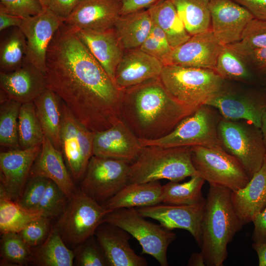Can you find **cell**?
Masks as SVG:
<instances>
[{"instance_id": "obj_53", "label": "cell", "mask_w": 266, "mask_h": 266, "mask_svg": "<svg viewBox=\"0 0 266 266\" xmlns=\"http://www.w3.org/2000/svg\"><path fill=\"white\" fill-rule=\"evenodd\" d=\"M150 34L165 49L172 51L173 48L170 46L166 33L153 22Z\"/></svg>"}, {"instance_id": "obj_21", "label": "cell", "mask_w": 266, "mask_h": 266, "mask_svg": "<svg viewBox=\"0 0 266 266\" xmlns=\"http://www.w3.org/2000/svg\"><path fill=\"white\" fill-rule=\"evenodd\" d=\"M0 91L22 104L33 100L47 88L44 74L26 59L16 69L0 72Z\"/></svg>"}, {"instance_id": "obj_44", "label": "cell", "mask_w": 266, "mask_h": 266, "mask_svg": "<svg viewBox=\"0 0 266 266\" xmlns=\"http://www.w3.org/2000/svg\"><path fill=\"white\" fill-rule=\"evenodd\" d=\"M49 226V218L41 216L30 222L18 234L28 246H36L45 239Z\"/></svg>"}, {"instance_id": "obj_34", "label": "cell", "mask_w": 266, "mask_h": 266, "mask_svg": "<svg viewBox=\"0 0 266 266\" xmlns=\"http://www.w3.org/2000/svg\"><path fill=\"white\" fill-rule=\"evenodd\" d=\"M205 180L199 175L191 177L187 182L170 181L162 187V203L174 205H189L205 200L201 189Z\"/></svg>"}, {"instance_id": "obj_43", "label": "cell", "mask_w": 266, "mask_h": 266, "mask_svg": "<svg viewBox=\"0 0 266 266\" xmlns=\"http://www.w3.org/2000/svg\"><path fill=\"white\" fill-rule=\"evenodd\" d=\"M45 9L40 0H0V12L23 19L39 14Z\"/></svg>"}, {"instance_id": "obj_48", "label": "cell", "mask_w": 266, "mask_h": 266, "mask_svg": "<svg viewBox=\"0 0 266 266\" xmlns=\"http://www.w3.org/2000/svg\"><path fill=\"white\" fill-rule=\"evenodd\" d=\"M236 52L257 69L266 70V47Z\"/></svg>"}, {"instance_id": "obj_32", "label": "cell", "mask_w": 266, "mask_h": 266, "mask_svg": "<svg viewBox=\"0 0 266 266\" xmlns=\"http://www.w3.org/2000/svg\"><path fill=\"white\" fill-rule=\"evenodd\" d=\"M192 36L211 29L209 0H170Z\"/></svg>"}, {"instance_id": "obj_56", "label": "cell", "mask_w": 266, "mask_h": 266, "mask_svg": "<svg viewBox=\"0 0 266 266\" xmlns=\"http://www.w3.org/2000/svg\"><path fill=\"white\" fill-rule=\"evenodd\" d=\"M260 129L262 132L263 141L266 148V111L264 113L262 118Z\"/></svg>"}, {"instance_id": "obj_10", "label": "cell", "mask_w": 266, "mask_h": 266, "mask_svg": "<svg viewBox=\"0 0 266 266\" xmlns=\"http://www.w3.org/2000/svg\"><path fill=\"white\" fill-rule=\"evenodd\" d=\"M68 200L57 229L64 241L75 245L95 234L108 211L80 189L75 191Z\"/></svg>"}, {"instance_id": "obj_55", "label": "cell", "mask_w": 266, "mask_h": 266, "mask_svg": "<svg viewBox=\"0 0 266 266\" xmlns=\"http://www.w3.org/2000/svg\"><path fill=\"white\" fill-rule=\"evenodd\" d=\"M188 266H206L204 257L200 251L199 253H193L189 259Z\"/></svg>"}, {"instance_id": "obj_26", "label": "cell", "mask_w": 266, "mask_h": 266, "mask_svg": "<svg viewBox=\"0 0 266 266\" xmlns=\"http://www.w3.org/2000/svg\"><path fill=\"white\" fill-rule=\"evenodd\" d=\"M232 202L243 226L252 222L266 206V159L242 188L232 191Z\"/></svg>"}, {"instance_id": "obj_9", "label": "cell", "mask_w": 266, "mask_h": 266, "mask_svg": "<svg viewBox=\"0 0 266 266\" xmlns=\"http://www.w3.org/2000/svg\"><path fill=\"white\" fill-rule=\"evenodd\" d=\"M192 160L198 175L210 185L235 191L243 188L250 178L234 156L222 147H191Z\"/></svg>"}, {"instance_id": "obj_22", "label": "cell", "mask_w": 266, "mask_h": 266, "mask_svg": "<svg viewBox=\"0 0 266 266\" xmlns=\"http://www.w3.org/2000/svg\"><path fill=\"white\" fill-rule=\"evenodd\" d=\"M164 65L139 48L125 50L115 73L114 82L122 90L160 77Z\"/></svg>"}, {"instance_id": "obj_18", "label": "cell", "mask_w": 266, "mask_h": 266, "mask_svg": "<svg viewBox=\"0 0 266 266\" xmlns=\"http://www.w3.org/2000/svg\"><path fill=\"white\" fill-rule=\"evenodd\" d=\"M223 45L211 29L193 35L173 49L168 65L215 69Z\"/></svg>"}, {"instance_id": "obj_27", "label": "cell", "mask_w": 266, "mask_h": 266, "mask_svg": "<svg viewBox=\"0 0 266 266\" xmlns=\"http://www.w3.org/2000/svg\"><path fill=\"white\" fill-rule=\"evenodd\" d=\"M162 187L159 181L129 183L102 205L109 213L120 208H139L162 203Z\"/></svg>"}, {"instance_id": "obj_52", "label": "cell", "mask_w": 266, "mask_h": 266, "mask_svg": "<svg viewBox=\"0 0 266 266\" xmlns=\"http://www.w3.org/2000/svg\"><path fill=\"white\" fill-rule=\"evenodd\" d=\"M23 18L19 16L0 12V31L12 27H20Z\"/></svg>"}, {"instance_id": "obj_13", "label": "cell", "mask_w": 266, "mask_h": 266, "mask_svg": "<svg viewBox=\"0 0 266 266\" xmlns=\"http://www.w3.org/2000/svg\"><path fill=\"white\" fill-rule=\"evenodd\" d=\"M63 22L47 8L39 14L24 18L19 27L27 40L26 60L44 74L48 48Z\"/></svg>"}, {"instance_id": "obj_12", "label": "cell", "mask_w": 266, "mask_h": 266, "mask_svg": "<svg viewBox=\"0 0 266 266\" xmlns=\"http://www.w3.org/2000/svg\"><path fill=\"white\" fill-rule=\"evenodd\" d=\"M62 109L61 151L72 177L78 180L83 177L93 155L96 133L83 125L62 100Z\"/></svg>"}, {"instance_id": "obj_28", "label": "cell", "mask_w": 266, "mask_h": 266, "mask_svg": "<svg viewBox=\"0 0 266 266\" xmlns=\"http://www.w3.org/2000/svg\"><path fill=\"white\" fill-rule=\"evenodd\" d=\"M153 21L148 9L121 15L114 29L124 50L140 48L150 35Z\"/></svg>"}, {"instance_id": "obj_45", "label": "cell", "mask_w": 266, "mask_h": 266, "mask_svg": "<svg viewBox=\"0 0 266 266\" xmlns=\"http://www.w3.org/2000/svg\"><path fill=\"white\" fill-rule=\"evenodd\" d=\"M92 237V236H91ZM90 237L82 247L78 256L81 266H106L109 264L102 250H100Z\"/></svg>"}, {"instance_id": "obj_51", "label": "cell", "mask_w": 266, "mask_h": 266, "mask_svg": "<svg viewBox=\"0 0 266 266\" xmlns=\"http://www.w3.org/2000/svg\"><path fill=\"white\" fill-rule=\"evenodd\" d=\"M162 0H120L121 4V15L147 9Z\"/></svg>"}, {"instance_id": "obj_8", "label": "cell", "mask_w": 266, "mask_h": 266, "mask_svg": "<svg viewBox=\"0 0 266 266\" xmlns=\"http://www.w3.org/2000/svg\"><path fill=\"white\" fill-rule=\"evenodd\" d=\"M102 222L117 226L139 242L142 253L154 257L161 266H168L167 250L176 235L161 225L148 221L134 208H123L107 213Z\"/></svg>"}, {"instance_id": "obj_36", "label": "cell", "mask_w": 266, "mask_h": 266, "mask_svg": "<svg viewBox=\"0 0 266 266\" xmlns=\"http://www.w3.org/2000/svg\"><path fill=\"white\" fill-rule=\"evenodd\" d=\"M36 260L44 266H71L74 254L66 245L57 228L52 230L36 253Z\"/></svg>"}, {"instance_id": "obj_49", "label": "cell", "mask_w": 266, "mask_h": 266, "mask_svg": "<svg viewBox=\"0 0 266 266\" xmlns=\"http://www.w3.org/2000/svg\"><path fill=\"white\" fill-rule=\"evenodd\" d=\"M252 222L254 224L252 235L253 242H266V206L255 217Z\"/></svg>"}, {"instance_id": "obj_19", "label": "cell", "mask_w": 266, "mask_h": 266, "mask_svg": "<svg viewBox=\"0 0 266 266\" xmlns=\"http://www.w3.org/2000/svg\"><path fill=\"white\" fill-rule=\"evenodd\" d=\"M205 104L216 109L222 117L249 121L260 128L266 111V98L251 94L237 93L227 88L208 100Z\"/></svg>"}, {"instance_id": "obj_1", "label": "cell", "mask_w": 266, "mask_h": 266, "mask_svg": "<svg viewBox=\"0 0 266 266\" xmlns=\"http://www.w3.org/2000/svg\"><path fill=\"white\" fill-rule=\"evenodd\" d=\"M44 76L74 116L94 133L120 119L123 90L109 77L73 29L63 22L47 49Z\"/></svg>"}, {"instance_id": "obj_25", "label": "cell", "mask_w": 266, "mask_h": 266, "mask_svg": "<svg viewBox=\"0 0 266 266\" xmlns=\"http://www.w3.org/2000/svg\"><path fill=\"white\" fill-rule=\"evenodd\" d=\"M36 176L53 181L68 200L75 191L72 177L66 166L62 151L56 148L45 136L41 150L31 167L29 178Z\"/></svg>"}, {"instance_id": "obj_31", "label": "cell", "mask_w": 266, "mask_h": 266, "mask_svg": "<svg viewBox=\"0 0 266 266\" xmlns=\"http://www.w3.org/2000/svg\"><path fill=\"white\" fill-rule=\"evenodd\" d=\"M4 31L0 42V72L19 68L27 55V40L20 28L12 27Z\"/></svg>"}, {"instance_id": "obj_38", "label": "cell", "mask_w": 266, "mask_h": 266, "mask_svg": "<svg viewBox=\"0 0 266 266\" xmlns=\"http://www.w3.org/2000/svg\"><path fill=\"white\" fill-rule=\"evenodd\" d=\"M215 70L225 80L244 82L251 78L245 60L228 45H224L220 52Z\"/></svg>"}, {"instance_id": "obj_2", "label": "cell", "mask_w": 266, "mask_h": 266, "mask_svg": "<svg viewBox=\"0 0 266 266\" xmlns=\"http://www.w3.org/2000/svg\"><path fill=\"white\" fill-rule=\"evenodd\" d=\"M198 107L175 99L159 77L123 90L120 118L139 139L155 140L169 133Z\"/></svg>"}, {"instance_id": "obj_23", "label": "cell", "mask_w": 266, "mask_h": 266, "mask_svg": "<svg viewBox=\"0 0 266 266\" xmlns=\"http://www.w3.org/2000/svg\"><path fill=\"white\" fill-rule=\"evenodd\" d=\"M96 235L110 266H146V259L137 255L130 246L131 234L114 225L102 222Z\"/></svg>"}, {"instance_id": "obj_37", "label": "cell", "mask_w": 266, "mask_h": 266, "mask_svg": "<svg viewBox=\"0 0 266 266\" xmlns=\"http://www.w3.org/2000/svg\"><path fill=\"white\" fill-rule=\"evenodd\" d=\"M21 105L8 98L0 100V144L10 149L20 148L18 123Z\"/></svg>"}, {"instance_id": "obj_41", "label": "cell", "mask_w": 266, "mask_h": 266, "mask_svg": "<svg viewBox=\"0 0 266 266\" xmlns=\"http://www.w3.org/2000/svg\"><path fill=\"white\" fill-rule=\"evenodd\" d=\"M68 199L53 181L49 179L44 194L39 204L37 210L42 216L49 218L61 216L66 207V200Z\"/></svg>"}, {"instance_id": "obj_20", "label": "cell", "mask_w": 266, "mask_h": 266, "mask_svg": "<svg viewBox=\"0 0 266 266\" xmlns=\"http://www.w3.org/2000/svg\"><path fill=\"white\" fill-rule=\"evenodd\" d=\"M120 0H81L63 23L74 30L113 28L121 15Z\"/></svg>"}, {"instance_id": "obj_3", "label": "cell", "mask_w": 266, "mask_h": 266, "mask_svg": "<svg viewBox=\"0 0 266 266\" xmlns=\"http://www.w3.org/2000/svg\"><path fill=\"white\" fill-rule=\"evenodd\" d=\"M230 189L210 185L201 221V244L206 266H222L227 247L243 225L233 207Z\"/></svg>"}, {"instance_id": "obj_30", "label": "cell", "mask_w": 266, "mask_h": 266, "mask_svg": "<svg viewBox=\"0 0 266 266\" xmlns=\"http://www.w3.org/2000/svg\"><path fill=\"white\" fill-rule=\"evenodd\" d=\"M147 9L153 22L165 32L173 49L191 37L170 0H162Z\"/></svg>"}, {"instance_id": "obj_17", "label": "cell", "mask_w": 266, "mask_h": 266, "mask_svg": "<svg viewBox=\"0 0 266 266\" xmlns=\"http://www.w3.org/2000/svg\"><path fill=\"white\" fill-rule=\"evenodd\" d=\"M143 146L139 138L121 119L110 128L95 133L93 155L134 162Z\"/></svg>"}, {"instance_id": "obj_57", "label": "cell", "mask_w": 266, "mask_h": 266, "mask_svg": "<svg viewBox=\"0 0 266 266\" xmlns=\"http://www.w3.org/2000/svg\"><path fill=\"white\" fill-rule=\"evenodd\" d=\"M45 8H48V0H40Z\"/></svg>"}, {"instance_id": "obj_5", "label": "cell", "mask_w": 266, "mask_h": 266, "mask_svg": "<svg viewBox=\"0 0 266 266\" xmlns=\"http://www.w3.org/2000/svg\"><path fill=\"white\" fill-rule=\"evenodd\" d=\"M159 78L173 97L195 107L205 104L226 88L225 80L210 69L165 65Z\"/></svg>"}, {"instance_id": "obj_39", "label": "cell", "mask_w": 266, "mask_h": 266, "mask_svg": "<svg viewBox=\"0 0 266 266\" xmlns=\"http://www.w3.org/2000/svg\"><path fill=\"white\" fill-rule=\"evenodd\" d=\"M29 247L18 233L2 234L1 254L5 261L18 265L25 264L31 258Z\"/></svg>"}, {"instance_id": "obj_16", "label": "cell", "mask_w": 266, "mask_h": 266, "mask_svg": "<svg viewBox=\"0 0 266 266\" xmlns=\"http://www.w3.org/2000/svg\"><path fill=\"white\" fill-rule=\"evenodd\" d=\"M41 148V145L0 153V189L12 200L17 201L19 199Z\"/></svg>"}, {"instance_id": "obj_7", "label": "cell", "mask_w": 266, "mask_h": 266, "mask_svg": "<svg viewBox=\"0 0 266 266\" xmlns=\"http://www.w3.org/2000/svg\"><path fill=\"white\" fill-rule=\"evenodd\" d=\"M218 133L222 147L239 161L251 179L266 158V148L260 128L246 120L222 117Z\"/></svg>"}, {"instance_id": "obj_33", "label": "cell", "mask_w": 266, "mask_h": 266, "mask_svg": "<svg viewBox=\"0 0 266 266\" xmlns=\"http://www.w3.org/2000/svg\"><path fill=\"white\" fill-rule=\"evenodd\" d=\"M41 216V211L23 207L0 189V231L2 234L18 233L30 222Z\"/></svg>"}, {"instance_id": "obj_6", "label": "cell", "mask_w": 266, "mask_h": 266, "mask_svg": "<svg viewBox=\"0 0 266 266\" xmlns=\"http://www.w3.org/2000/svg\"><path fill=\"white\" fill-rule=\"evenodd\" d=\"M222 118L216 109L203 104L184 118L166 135L155 140H139L142 146L222 147L218 133V125Z\"/></svg>"}, {"instance_id": "obj_24", "label": "cell", "mask_w": 266, "mask_h": 266, "mask_svg": "<svg viewBox=\"0 0 266 266\" xmlns=\"http://www.w3.org/2000/svg\"><path fill=\"white\" fill-rule=\"evenodd\" d=\"M75 31L91 54L114 82L115 71L125 50L118 39L114 27L103 30Z\"/></svg>"}, {"instance_id": "obj_47", "label": "cell", "mask_w": 266, "mask_h": 266, "mask_svg": "<svg viewBox=\"0 0 266 266\" xmlns=\"http://www.w3.org/2000/svg\"><path fill=\"white\" fill-rule=\"evenodd\" d=\"M81 0H48V8L63 21L67 18Z\"/></svg>"}, {"instance_id": "obj_58", "label": "cell", "mask_w": 266, "mask_h": 266, "mask_svg": "<svg viewBox=\"0 0 266 266\" xmlns=\"http://www.w3.org/2000/svg\"></svg>"}, {"instance_id": "obj_14", "label": "cell", "mask_w": 266, "mask_h": 266, "mask_svg": "<svg viewBox=\"0 0 266 266\" xmlns=\"http://www.w3.org/2000/svg\"><path fill=\"white\" fill-rule=\"evenodd\" d=\"M205 202V199L199 203L189 205L162 203L137 208L136 210L143 217L158 221L168 230H187L200 247L201 244V225Z\"/></svg>"}, {"instance_id": "obj_50", "label": "cell", "mask_w": 266, "mask_h": 266, "mask_svg": "<svg viewBox=\"0 0 266 266\" xmlns=\"http://www.w3.org/2000/svg\"><path fill=\"white\" fill-rule=\"evenodd\" d=\"M246 8L255 18L266 21V0H233Z\"/></svg>"}, {"instance_id": "obj_46", "label": "cell", "mask_w": 266, "mask_h": 266, "mask_svg": "<svg viewBox=\"0 0 266 266\" xmlns=\"http://www.w3.org/2000/svg\"><path fill=\"white\" fill-rule=\"evenodd\" d=\"M139 48L160 61L164 66L168 65L172 51L165 49L151 34L144 41Z\"/></svg>"}, {"instance_id": "obj_40", "label": "cell", "mask_w": 266, "mask_h": 266, "mask_svg": "<svg viewBox=\"0 0 266 266\" xmlns=\"http://www.w3.org/2000/svg\"><path fill=\"white\" fill-rule=\"evenodd\" d=\"M227 45L237 52L266 47V21L254 18L247 25L240 40Z\"/></svg>"}, {"instance_id": "obj_54", "label": "cell", "mask_w": 266, "mask_h": 266, "mask_svg": "<svg viewBox=\"0 0 266 266\" xmlns=\"http://www.w3.org/2000/svg\"><path fill=\"white\" fill-rule=\"evenodd\" d=\"M252 246L257 254L259 266H266V242H253Z\"/></svg>"}, {"instance_id": "obj_42", "label": "cell", "mask_w": 266, "mask_h": 266, "mask_svg": "<svg viewBox=\"0 0 266 266\" xmlns=\"http://www.w3.org/2000/svg\"><path fill=\"white\" fill-rule=\"evenodd\" d=\"M48 180L49 179L39 176L29 178L19 199L17 201L18 203L26 209L37 210Z\"/></svg>"}, {"instance_id": "obj_29", "label": "cell", "mask_w": 266, "mask_h": 266, "mask_svg": "<svg viewBox=\"0 0 266 266\" xmlns=\"http://www.w3.org/2000/svg\"><path fill=\"white\" fill-rule=\"evenodd\" d=\"M33 102L44 136L56 148L61 151L62 100L54 92L47 88Z\"/></svg>"}, {"instance_id": "obj_4", "label": "cell", "mask_w": 266, "mask_h": 266, "mask_svg": "<svg viewBox=\"0 0 266 266\" xmlns=\"http://www.w3.org/2000/svg\"><path fill=\"white\" fill-rule=\"evenodd\" d=\"M191 147L143 146L130 165L129 183H147L161 179L179 182L199 175L192 160Z\"/></svg>"}, {"instance_id": "obj_15", "label": "cell", "mask_w": 266, "mask_h": 266, "mask_svg": "<svg viewBox=\"0 0 266 266\" xmlns=\"http://www.w3.org/2000/svg\"><path fill=\"white\" fill-rule=\"evenodd\" d=\"M211 30L223 45L239 41L248 23L254 18L244 7L233 0H209Z\"/></svg>"}, {"instance_id": "obj_11", "label": "cell", "mask_w": 266, "mask_h": 266, "mask_svg": "<svg viewBox=\"0 0 266 266\" xmlns=\"http://www.w3.org/2000/svg\"><path fill=\"white\" fill-rule=\"evenodd\" d=\"M130 164L111 158L93 155L80 185V190L102 204L129 183Z\"/></svg>"}, {"instance_id": "obj_35", "label": "cell", "mask_w": 266, "mask_h": 266, "mask_svg": "<svg viewBox=\"0 0 266 266\" xmlns=\"http://www.w3.org/2000/svg\"><path fill=\"white\" fill-rule=\"evenodd\" d=\"M18 131L20 148L42 145L45 136L33 101L22 104L18 116Z\"/></svg>"}]
</instances>
